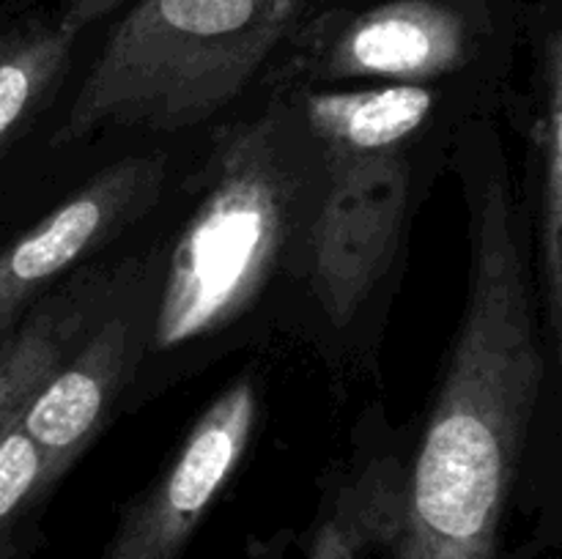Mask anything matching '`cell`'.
Instances as JSON below:
<instances>
[{
  "label": "cell",
  "mask_w": 562,
  "mask_h": 559,
  "mask_svg": "<svg viewBox=\"0 0 562 559\" xmlns=\"http://www.w3.org/2000/svg\"><path fill=\"white\" fill-rule=\"evenodd\" d=\"M470 283L393 559H499L547 360L505 164L467 170Z\"/></svg>",
  "instance_id": "1"
},
{
  "label": "cell",
  "mask_w": 562,
  "mask_h": 559,
  "mask_svg": "<svg viewBox=\"0 0 562 559\" xmlns=\"http://www.w3.org/2000/svg\"><path fill=\"white\" fill-rule=\"evenodd\" d=\"M313 0H137L53 142L108 126L176 132L234 102Z\"/></svg>",
  "instance_id": "2"
},
{
  "label": "cell",
  "mask_w": 562,
  "mask_h": 559,
  "mask_svg": "<svg viewBox=\"0 0 562 559\" xmlns=\"http://www.w3.org/2000/svg\"><path fill=\"white\" fill-rule=\"evenodd\" d=\"M209 184L170 255L154 345L220 332L256 301L283 258L296 175L272 118L236 126L217 146Z\"/></svg>",
  "instance_id": "3"
},
{
  "label": "cell",
  "mask_w": 562,
  "mask_h": 559,
  "mask_svg": "<svg viewBox=\"0 0 562 559\" xmlns=\"http://www.w3.org/2000/svg\"><path fill=\"white\" fill-rule=\"evenodd\" d=\"M327 195L313 219V288L333 323L355 318L387 269L409 203L404 151L324 157Z\"/></svg>",
  "instance_id": "4"
},
{
  "label": "cell",
  "mask_w": 562,
  "mask_h": 559,
  "mask_svg": "<svg viewBox=\"0 0 562 559\" xmlns=\"http://www.w3.org/2000/svg\"><path fill=\"white\" fill-rule=\"evenodd\" d=\"M256 417V384L239 378L203 411L159 480L126 507L104 559H181L234 477Z\"/></svg>",
  "instance_id": "5"
},
{
  "label": "cell",
  "mask_w": 562,
  "mask_h": 559,
  "mask_svg": "<svg viewBox=\"0 0 562 559\" xmlns=\"http://www.w3.org/2000/svg\"><path fill=\"white\" fill-rule=\"evenodd\" d=\"M472 55L467 16L445 0H390L318 31L302 69L316 80H437Z\"/></svg>",
  "instance_id": "6"
},
{
  "label": "cell",
  "mask_w": 562,
  "mask_h": 559,
  "mask_svg": "<svg viewBox=\"0 0 562 559\" xmlns=\"http://www.w3.org/2000/svg\"><path fill=\"white\" fill-rule=\"evenodd\" d=\"M165 164L157 157H132L110 164L86 186L55 206L42 223L0 250V332L16 321L42 285L71 263L91 255L159 195Z\"/></svg>",
  "instance_id": "7"
},
{
  "label": "cell",
  "mask_w": 562,
  "mask_h": 559,
  "mask_svg": "<svg viewBox=\"0 0 562 559\" xmlns=\"http://www.w3.org/2000/svg\"><path fill=\"white\" fill-rule=\"evenodd\" d=\"M137 354L140 340L135 323L124 316L110 318L77 354L60 362L25 406L20 427L42 455L47 491L93 442Z\"/></svg>",
  "instance_id": "8"
},
{
  "label": "cell",
  "mask_w": 562,
  "mask_h": 559,
  "mask_svg": "<svg viewBox=\"0 0 562 559\" xmlns=\"http://www.w3.org/2000/svg\"><path fill=\"white\" fill-rule=\"evenodd\" d=\"M434 104L437 93L426 85L393 82L366 91L307 93L305 118L322 146V157H362L404 151Z\"/></svg>",
  "instance_id": "9"
},
{
  "label": "cell",
  "mask_w": 562,
  "mask_h": 559,
  "mask_svg": "<svg viewBox=\"0 0 562 559\" xmlns=\"http://www.w3.org/2000/svg\"><path fill=\"white\" fill-rule=\"evenodd\" d=\"M532 142L541 179V206H538V258H541V294L547 305L549 327L560 338L562 312V47L552 33L543 49L541 85H538V113L532 126Z\"/></svg>",
  "instance_id": "10"
},
{
  "label": "cell",
  "mask_w": 562,
  "mask_h": 559,
  "mask_svg": "<svg viewBox=\"0 0 562 559\" xmlns=\"http://www.w3.org/2000/svg\"><path fill=\"white\" fill-rule=\"evenodd\" d=\"M80 27L27 25L0 36V153L36 118L69 66Z\"/></svg>",
  "instance_id": "11"
},
{
  "label": "cell",
  "mask_w": 562,
  "mask_h": 559,
  "mask_svg": "<svg viewBox=\"0 0 562 559\" xmlns=\"http://www.w3.org/2000/svg\"><path fill=\"white\" fill-rule=\"evenodd\" d=\"M82 316L47 307L0 345V438L16 425L36 389L71 354Z\"/></svg>",
  "instance_id": "12"
},
{
  "label": "cell",
  "mask_w": 562,
  "mask_h": 559,
  "mask_svg": "<svg viewBox=\"0 0 562 559\" xmlns=\"http://www.w3.org/2000/svg\"><path fill=\"white\" fill-rule=\"evenodd\" d=\"M42 493H47L42 455L16 420L0 438V557L9 551L11 535L25 510Z\"/></svg>",
  "instance_id": "13"
},
{
  "label": "cell",
  "mask_w": 562,
  "mask_h": 559,
  "mask_svg": "<svg viewBox=\"0 0 562 559\" xmlns=\"http://www.w3.org/2000/svg\"><path fill=\"white\" fill-rule=\"evenodd\" d=\"M311 559H357L355 546H351V537L346 535V529L335 521L324 524L316 532V540H313Z\"/></svg>",
  "instance_id": "14"
},
{
  "label": "cell",
  "mask_w": 562,
  "mask_h": 559,
  "mask_svg": "<svg viewBox=\"0 0 562 559\" xmlns=\"http://www.w3.org/2000/svg\"><path fill=\"white\" fill-rule=\"evenodd\" d=\"M121 0H69V11H66L64 20L71 22L75 27H86L88 22H93L97 16L108 14L110 9H115Z\"/></svg>",
  "instance_id": "15"
}]
</instances>
